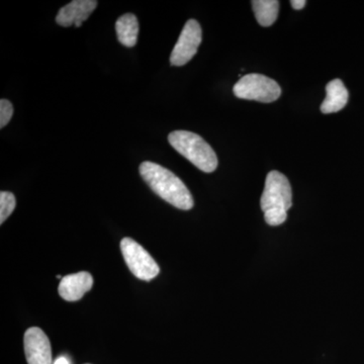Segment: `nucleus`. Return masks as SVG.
Wrapping results in <instances>:
<instances>
[{"mask_svg": "<svg viewBox=\"0 0 364 364\" xmlns=\"http://www.w3.org/2000/svg\"><path fill=\"white\" fill-rule=\"evenodd\" d=\"M140 174L150 188L170 205L183 210L193 208L191 191L173 172L157 163L145 161L140 165Z\"/></svg>", "mask_w": 364, "mask_h": 364, "instance_id": "f257e3e1", "label": "nucleus"}, {"mask_svg": "<svg viewBox=\"0 0 364 364\" xmlns=\"http://www.w3.org/2000/svg\"><path fill=\"white\" fill-rule=\"evenodd\" d=\"M170 145L198 169L212 173L218 167V157L210 144L198 134L174 131L169 134Z\"/></svg>", "mask_w": 364, "mask_h": 364, "instance_id": "f03ea898", "label": "nucleus"}, {"mask_svg": "<svg viewBox=\"0 0 364 364\" xmlns=\"http://www.w3.org/2000/svg\"><path fill=\"white\" fill-rule=\"evenodd\" d=\"M233 92L242 100L269 104L279 100L282 95V88L273 79L262 74L252 73L243 76L234 85Z\"/></svg>", "mask_w": 364, "mask_h": 364, "instance_id": "7ed1b4c3", "label": "nucleus"}, {"mask_svg": "<svg viewBox=\"0 0 364 364\" xmlns=\"http://www.w3.org/2000/svg\"><path fill=\"white\" fill-rule=\"evenodd\" d=\"M261 210H284L293 205V193L289 179L279 171H270L265 181V188L260 200Z\"/></svg>", "mask_w": 364, "mask_h": 364, "instance_id": "20e7f679", "label": "nucleus"}, {"mask_svg": "<svg viewBox=\"0 0 364 364\" xmlns=\"http://www.w3.org/2000/svg\"><path fill=\"white\" fill-rule=\"evenodd\" d=\"M121 250L129 269L136 279L150 282L159 274L156 261L133 239L124 238L121 241Z\"/></svg>", "mask_w": 364, "mask_h": 364, "instance_id": "39448f33", "label": "nucleus"}, {"mask_svg": "<svg viewBox=\"0 0 364 364\" xmlns=\"http://www.w3.org/2000/svg\"><path fill=\"white\" fill-rule=\"evenodd\" d=\"M203 40L202 28L196 20L186 21L176 45L170 56L172 66H183L188 63L198 52Z\"/></svg>", "mask_w": 364, "mask_h": 364, "instance_id": "423d86ee", "label": "nucleus"}, {"mask_svg": "<svg viewBox=\"0 0 364 364\" xmlns=\"http://www.w3.org/2000/svg\"><path fill=\"white\" fill-rule=\"evenodd\" d=\"M23 345L28 364H52L51 343L42 329L32 327L26 330Z\"/></svg>", "mask_w": 364, "mask_h": 364, "instance_id": "0eeeda50", "label": "nucleus"}, {"mask_svg": "<svg viewBox=\"0 0 364 364\" xmlns=\"http://www.w3.org/2000/svg\"><path fill=\"white\" fill-rule=\"evenodd\" d=\"M97 4L95 0H74L60 9L56 16V23L64 28L71 26L80 28L97 9Z\"/></svg>", "mask_w": 364, "mask_h": 364, "instance_id": "6e6552de", "label": "nucleus"}, {"mask_svg": "<svg viewBox=\"0 0 364 364\" xmlns=\"http://www.w3.org/2000/svg\"><path fill=\"white\" fill-rule=\"evenodd\" d=\"M93 286L90 273L81 272L69 274L61 279L59 284V294L68 301H76L82 299Z\"/></svg>", "mask_w": 364, "mask_h": 364, "instance_id": "1a4fd4ad", "label": "nucleus"}, {"mask_svg": "<svg viewBox=\"0 0 364 364\" xmlns=\"http://www.w3.org/2000/svg\"><path fill=\"white\" fill-rule=\"evenodd\" d=\"M326 97L321 105V112L323 114H333L341 111L348 102V90L345 87L341 79H334L326 86Z\"/></svg>", "mask_w": 364, "mask_h": 364, "instance_id": "9d476101", "label": "nucleus"}, {"mask_svg": "<svg viewBox=\"0 0 364 364\" xmlns=\"http://www.w3.org/2000/svg\"><path fill=\"white\" fill-rule=\"evenodd\" d=\"M117 39L124 47H135L138 40L139 23L135 14H126L116 23Z\"/></svg>", "mask_w": 364, "mask_h": 364, "instance_id": "9b49d317", "label": "nucleus"}, {"mask_svg": "<svg viewBox=\"0 0 364 364\" xmlns=\"http://www.w3.org/2000/svg\"><path fill=\"white\" fill-rule=\"evenodd\" d=\"M252 7L256 20L260 26H270L279 16V1L277 0H253Z\"/></svg>", "mask_w": 364, "mask_h": 364, "instance_id": "f8f14e48", "label": "nucleus"}, {"mask_svg": "<svg viewBox=\"0 0 364 364\" xmlns=\"http://www.w3.org/2000/svg\"><path fill=\"white\" fill-rule=\"evenodd\" d=\"M16 205V196L14 193L9 191L0 193V224H4L7 218L13 214Z\"/></svg>", "mask_w": 364, "mask_h": 364, "instance_id": "ddd939ff", "label": "nucleus"}, {"mask_svg": "<svg viewBox=\"0 0 364 364\" xmlns=\"http://www.w3.org/2000/svg\"><path fill=\"white\" fill-rule=\"evenodd\" d=\"M14 114V107L7 100H0V128L4 129L11 122Z\"/></svg>", "mask_w": 364, "mask_h": 364, "instance_id": "4468645a", "label": "nucleus"}, {"mask_svg": "<svg viewBox=\"0 0 364 364\" xmlns=\"http://www.w3.org/2000/svg\"><path fill=\"white\" fill-rule=\"evenodd\" d=\"M265 222L270 226H279L287 219V212L284 210H268L264 213Z\"/></svg>", "mask_w": 364, "mask_h": 364, "instance_id": "2eb2a0df", "label": "nucleus"}, {"mask_svg": "<svg viewBox=\"0 0 364 364\" xmlns=\"http://www.w3.org/2000/svg\"><path fill=\"white\" fill-rule=\"evenodd\" d=\"M291 4L294 9L301 11V9L306 6V0H291Z\"/></svg>", "mask_w": 364, "mask_h": 364, "instance_id": "dca6fc26", "label": "nucleus"}, {"mask_svg": "<svg viewBox=\"0 0 364 364\" xmlns=\"http://www.w3.org/2000/svg\"><path fill=\"white\" fill-rule=\"evenodd\" d=\"M53 364H70V361H69L68 358H65V356H60Z\"/></svg>", "mask_w": 364, "mask_h": 364, "instance_id": "f3484780", "label": "nucleus"}]
</instances>
